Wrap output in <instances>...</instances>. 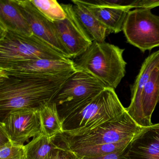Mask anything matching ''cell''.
I'll return each mask as SVG.
<instances>
[{"label": "cell", "instance_id": "obj_1", "mask_svg": "<svg viewBox=\"0 0 159 159\" xmlns=\"http://www.w3.org/2000/svg\"><path fill=\"white\" fill-rule=\"evenodd\" d=\"M72 74L54 78L0 74L2 119L13 111L38 108L44 103L52 102L65 82Z\"/></svg>", "mask_w": 159, "mask_h": 159}, {"label": "cell", "instance_id": "obj_2", "mask_svg": "<svg viewBox=\"0 0 159 159\" xmlns=\"http://www.w3.org/2000/svg\"><path fill=\"white\" fill-rule=\"evenodd\" d=\"M126 112L115 89L107 87L79 104L63 123L62 134L78 136L112 120Z\"/></svg>", "mask_w": 159, "mask_h": 159}, {"label": "cell", "instance_id": "obj_3", "mask_svg": "<svg viewBox=\"0 0 159 159\" xmlns=\"http://www.w3.org/2000/svg\"><path fill=\"white\" fill-rule=\"evenodd\" d=\"M124 50L105 42L93 41L84 53L73 61L77 70L90 73L107 87L115 89L125 76Z\"/></svg>", "mask_w": 159, "mask_h": 159}, {"label": "cell", "instance_id": "obj_4", "mask_svg": "<svg viewBox=\"0 0 159 159\" xmlns=\"http://www.w3.org/2000/svg\"><path fill=\"white\" fill-rule=\"evenodd\" d=\"M65 58H68L35 35H21L0 29V68L30 60Z\"/></svg>", "mask_w": 159, "mask_h": 159}, {"label": "cell", "instance_id": "obj_5", "mask_svg": "<svg viewBox=\"0 0 159 159\" xmlns=\"http://www.w3.org/2000/svg\"><path fill=\"white\" fill-rule=\"evenodd\" d=\"M143 127L136 123L126 111L120 117L85 134L69 136L58 134L56 139L74 151L88 146L131 141Z\"/></svg>", "mask_w": 159, "mask_h": 159}, {"label": "cell", "instance_id": "obj_6", "mask_svg": "<svg viewBox=\"0 0 159 159\" xmlns=\"http://www.w3.org/2000/svg\"><path fill=\"white\" fill-rule=\"evenodd\" d=\"M107 87L90 73L76 70L65 82L52 101L56 105L62 124L79 104Z\"/></svg>", "mask_w": 159, "mask_h": 159}, {"label": "cell", "instance_id": "obj_7", "mask_svg": "<svg viewBox=\"0 0 159 159\" xmlns=\"http://www.w3.org/2000/svg\"><path fill=\"white\" fill-rule=\"evenodd\" d=\"M123 31L127 42L143 52L159 47V16L151 9L130 11Z\"/></svg>", "mask_w": 159, "mask_h": 159}, {"label": "cell", "instance_id": "obj_8", "mask_svg": "<svg viewBox=\"0 0 159 159\" xmlns=\"http://www.w3.org/2000/svg\"><path fill=\"white\" fill-rule=\"evenodd\" d=\"M1 136L7 140L25 145L31 138L41 133L39 107L25 108L11 111L2 119Z\"/></svg>", "mask_w": 159, "mask_h": 159}, {"label": "cell", "instance_id": "obj_9", "mask_svg": "<svg viewBox=\"0 0 159 159\" xmlns=\"http://www.w3.org/2000/svg\"><path fill=\"white\" fill-rule=\"evenodd\" d=\"M77 70L72 59H41L16 63L0 68V74L12 76L54 78L70 75Z\"/></svg>", "mask_w": 159, "mask_h": 159}, {"label": "cell", "instance_id": "obj_10", "mask_svg": "<svg viewBox=\"0 0 159 159\" xmlns=\"http://www.w3.org/2000/svg\"><path fill=\"white\" fill-rule=\"evenodd\" d=\"M61 5L66 17L64 20L54 22V24L61 43L72 60L84 53L93 41L74 12L73 5Z\"/></svg>", "mask_w": 159, "mask_h": 159}, {"label": "cell", "instance_id": "obj_11", "mask_svg": "<svg viewBox=\"0 0 159 159\" xmlns=\"http://www.w3.org/2000/svg\"><path fill=\"white\" fill-rule=\"evenodd\" d=\"M14 1L27 21L33 35L49 43L67 58L70 59L67 51L58 37L53 22L42 14L30 0Z\"/></svg>", "mask_w": 159, "mask_h": 159}, {"label": "cell", "instance_id": "obj_12", "mask_svg": "<svg viewBox=\"0 0 159 159\" xmlns=\"http://www.w3.org/2000/svg\"><path fill=\"white\" fill-rule=\"evenodd\" d=\"M158 68H159V50L150 55L144 60L131 89V103L128 107L125 108L130 117L142 127L147 126L140 107L141 93L152 73Z\"/></svg>", "mask_w": 159, "mask_h": 159}, {"label": "cell", "instance_id": "obj_13", "mask_svg": "<svg viewBox=\"0 0 159 159\" xmlns=\"http://www.w3.org/2000/svg\"><path fill=\"white\" fill-rule=\"evenodd\" d=\"M123 153L126 159H159V122L143 127Z\"/></svg>", "mask_w": 159, "mask_h": 159}, {"label": "cell", "instance_id": "obj_14", "mask_svg": "<svg viewBox=\"0 0 159 159\" xmlns=\"http://www.w3.org/2000/svg\"><path fill=\"white\" fill-rule=\"evenodd\" d=\"M97 20L111 33H119L123 30L127 15L131 11L129 8L119 6L100 5L93 1H84Z\"/></svg>", "mask_w": 159, "mask_h": 159}, {"label": "cell", "instance_id": "obj_15", "mask_svg": "<svg viewBox=\"0 0 159 159\" xmlns=\"http://www.w3.org/2000/svg\"><path fill=\"white\" fill-rule=\"evenodd\" d=\"M0 29L31 36L32 30L14 0H0Z\"/></svg>", "mask_w": 159, "mask_h": 159}, {"label": "cell", "instance_id": "obj_16", "mask_svg": "<svg viewBox=\"0 0 159 159\" xmlns=\"http://www.w3.org/2000/svg\"><path fill=\"white\" fill-rule=\"evenodd\" d=\"M73 8L79 21L93 41L105 42L110 31L100 23L80 0H73Z\"/></svg>", "mask_w": 159, "mask_h": 159}, {"label": "cell", "instance_id": "obj_17", "mask_svg": "<svg viewBox=\"0 0 159 159\" xmlns=\"http://www.w3.org/2000/svg\"><path fill=\"white\" fill-rule=\"evenodd\" d=\"M159 103V68L152 73L149 80L143 88L140 97V107L146 126L152 124V116Z\"/></svg>", "mask_w": 159, "mask_h": 159}, {"label": "cell", "instance_id": "obj_18", "mask_svg": "<svg viewBox=\"0 0 159 159\" xmlns=\"http://www.w3.org/2000/svg\"><path fill=\"white\" fill-rule=\"evenodd\" d=\"M39 110L41 133L53 137L63 133V124L55 103H44L39 107Z\"/></svg>", "mask_w": 159, "mask_h": 159}, {"label": "cell", "instance_id": "obj_19", "mask_svg": "<svg viewBox=\"0 0 159 159\" xmlns=\"http://www.w3.org/2000/svg\"><path fill=\"white\" fill-rule=\"evenodd\" d=\"M56 136L49 137L41 133L25 145V155L28 159H45L48 154L55 149L62 147Z\"/></svg>", "mask_w": 159, "mask_h": 159}, {"label": "cell", "instance_id": "obj_20", "mask_svg": "<svg viewBox=\"0 0 159 159\" xmlns=\"http://www.w3.org/2000/svg\"><path fill=\"white\" fill-rule=\"evenodd\" d=\"M131 141L88 146L72 151L80 157L102 156L124 150Z\"/></svg>", "mask_w": 159, "mask_h": 159}, {"label": "cell", "instance_id": "obj_21", "mask_svg": "<svg viewBox=\"0 0 159 159\" xmlns=\"http://www.w3.org/2000/svg\"><path fill=\"white\" fill-rule=\"evenodd\" d=\"M30 2L42 14L53 23L64 20L66 17L62 5L56 0H30Z\"/></svg>", "mask_w": 159, "mask_h": 159}, {"label": "cell", "instance_id": "obj_22", "mask_svg": "<svg viewBox=\"0 0 159 159\" xmlns=\"http://www.w3.org/2000/svg\"><path fill=\"white\" fill-rule=\"evenodd\" d=\"M98 4L133 9H151L159 7V0H97Z\"/></svg>", "mask_w": 159, "mask_h": 159}, {"label": "cell", "instance_id": "obj_23", "mask_svg": "<svg viewBox=\"0 0 159 159\" xmlns=\"http://www.w3.org/2000/svg\"><path fill=\"white\" fill-rule=\"evenodd\" d=\"M25 154V145L8 140L1 142L0 159H16Z\"/></svg>", "mask_w": 159, "mask_h": 159}, {"label": "cell", "instance_id": "obj_24", "mask_svg": "<svg viewBox=\"0 0 159 159\" xmlns=\"http://www.w3.org/2000/svg\"><path fill=\"white\" fill-rule=\"evenodd\" d=\"M45 159H81V158L64 144L62 147L52 150Z\"/></svg>", "mask_w": 159, "mask_h": 159}, {"label": "cell", "instance_id": "obj_25", "mask_svg": "<svg viewBox=\"0 0 159 159\" xmlns=\"http://www.w3.org/2000/svg\"><path fill=\"white\" fill-rule=\"evenodd\" d=\"M123 151L102 156L83 157L81 159H126L124 155Z\"/></svg>", "mask_w": 159, "mask_h": 159}, {"label": "cell", "instance_id": "obj_26", "mask_svg": "<svg viewBox=\"0 0 159 159\" xmlns=\"http://www.w3.org/2000/svg\"><path fill=\"white\" fill-rule=\"evenodd\" d=\"M16 159H28L27 158L25 154V155H23V156H21V157H19V158H17Z\"/></svg>", "mask_w": 159, "mask_h": 159}]
</instances>
